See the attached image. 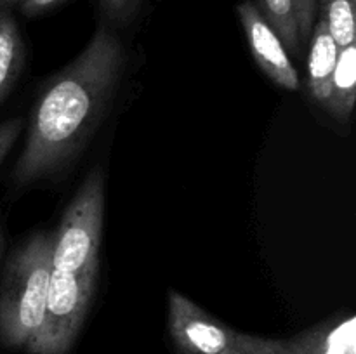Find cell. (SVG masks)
I'll return each mask as SVG.
<instances>
[{"mask_svg": "<svg viewBox=\"0 0 356 354\" xmlns=\"http://www.w3.org/2000/svg\"><path fill=\"white\" fill-rule=\"evenodd\" d=\"M124 68V49L101 26L87 47L52 78L38 97L26 144L14 169L17 184L58 172L76 155L113 97Z\"/></svg>", "mask_w": 356, "mask_h": 354, "instance_id": "6da1fadb", "label": "cell"}, {"mask_svg": "<svg viewBox=\"0 0 356 354\" xmlns=\"http://www.w3.org/2000/svg\"><path fill=\"white\" fill-rule=\"evenodd\" d=\"M52 274V233H38L10 255L0 285V344L28 349L40 330Z\"/></svg>", "mask_w": 356, "mask_h": 354, "instance_id": "7a4b0ae2", "label": "cell"}, {"mask_svg": "<svg viewBox=\"0 0 356 354\" xmlns=\"http://www.w3.org/2000/svg\"><path fill=\"white\" fill-rule=\"evenodd\" d=\"M104 219V176L89 174L70 201L59 228L52 233V267L79 273L97 266Z\"/></svg>", "mask_w": 356, "mask_h": 354, "instance_id": "3957f363", "label": "cell"}, {"mask_svg": "<svg viewBox=\"0 0 356 354\" xmlns=\"http://www.w3.org/2000/svg\"><path fill=\"white\" fill-rule=\"evenodd\" d=\"M97 266L79 273L52 267L44 319L37 337L28 347L30 354H66L79 337L90 307L97 280Z\"/></svg>", "mask_w": 356, "mask_h": 354, "instance_id": "277c9868", "label": "cell"}, {"mask_svg": "<svg viewBox=\"0 0 356 354\" xmlns=\"http://www.w3.org/2000/svg\"><path fill=\"white\" fill-rule=\"evenodd\" d=\"M169 330L183 354H222L236 349L238 332L228 328L176 290L169 292Z\"/></svg>", "mask_w": 356, "mask_h": 354, "instance_id": "5b68a950", "label": "cell"}, {"mask_svg": "<svg viewBox=\"0 0 356 354\" xmlns=\"http://www.w3.org/2000/svg\"><path fill=\"white\" fill-rule=\"evenodd\" d=\"M238 16L242 21L247 42L252 51L254 59L259 68L287 90H296L299 87V76L292 65L289 52L277 31L270 26L261 10L254 2H242L238 6Z\"/></svg>", "mask_w": 356, "mask_h": 354, "instance_id": "8992f818", "label": "cell"}, {"mask_svg": "<svg viewBox=\"0 0 356 354\" xmlns=\"http://www.w3.org/2000/svg\"><path fill=\"white\" fill-rule=\"evenodd\" d=\"M282 344L285 354H356L355 318L330 319Z\"/></svg>", "mask_w": 356, "mask_h": 354, "instance_id": "52a82bcc", "label": "cell"}, {"mask_svg": "<svg viewBox=\"0 0 356 354\" xmlns=\"http://www.w3.org/2000/svg\"><path fill=\"white\" fill-rule=\"evenodd\" d=\"M337 52H339V47L332 40L323 21L318 19L313 26L312 37H309L308 85L313 97L322 106H325L327 97H329L330 80H332L334 68H336Z\"/></svg>", "mask_w": 356, "mask_h": 354, "instance_id": "ba28073f", "label": "cell"}, {"mask_svg": "<svg viewBox=\"0 0 356 354\" xmlns=\"http://www.w3.org/2000/svg\"><path fill=\"white\" fill-rule=\"evenodd\" d=\"M356 101V47L339 49L337 52L336 68L330 80L329 97H327L325 110L341 124L350 121Z\"/></svg>", "mask_w": 356, "mask_h": 354, "instance_id": "9c48e42d", "label": "cell"}, {"mask_svg": "<svg viewBox=\"0 0 356 354\" xmlns=\"http://www.w3.org/2000/svg\"><path fill=\"white\" fill-rule=\"evenodd\" d=\"M24 65V44L7 7L0 9V103L9 96Z\"/></svg>", "mask_w": 356, "mask_h": 354, "instance_id": "30bf717a", "label": "cell"}, {"mask_svg": "<svg viewBox=\"0 0 356 354\" xmlns=\"http://www.w3.org/2000/svg\"><path fill=\"white\" fill-rule=\"evenodd\" d=\"M257 2H259L257 9L270 23V26L277 31L287 52L298 54L301 49V40H299L298 21H296L292 0H257Z\"/></svg>", "mask_w": 356, "mask_h": 354, "instance_id": "8fae6325", "label": "cell"}, {"mask_svg": "<svg viewBox=\"0 0 356 354\" xmlns=\"http://www.w3.org/2000/svg\"><path fill=\"white\" fill-rule=\"evenodd\" d=\"M320 19L339 49L355 44V0H318Z\"/></svg>", "mask_w": 356, "mask_h": 354, "instance_id": "7c38bea8", "label": "cell"}, {"mask_svg": "<svg viewBox=\"0 0 356 354\" xmlns=\"http://www.w3.org/2000/svg\"><path fill=\"white\" fill-rule=\"evenodd\" d=\"M296 12V21H298L299 40L301 44L309 40L313 26H315L316 9H318V0H292Z\"/></svg>", "mask_w": 356, "mask_h": 354, "instance_id": "4fadbf2b", "label": "cell"}, {"mask_svg": "<svg viewBox=\"0 0 356 354\" xmlns=\"http://www.w3.org/2000/svg\"><path fill=\"white\" fill-rule=\"evenodd\" d=\"M21 128H23V120L21 118H13V120L0 124V163L6 160V156L13 149L14 142L19 137Z\"/></svg>", "mask_w": 356, "mask_h": 354, "instance_id": "5bb4252c", "label": "cell"}, {"mask_svg": "<svg viewBox=\"0 0 356 354\" xmlns=\"http://www.w3.org/2000/svg\"><path fill=\"white\" fill-rule=\"evenodd\" d=\"M141 0H101V7L111 19H125L134 12Z\"/></svg>", "mask_w": 356, "mask_h": 354, "instance_id": "9a60e30c", "label": "cell"}, {"mask_svg": "<svg viewBox=\"0 0 356 354\" xmlns=\"http://www.w3.org/2000/svg\"><path fill=\"white\" fill-rule=\"evenodd\" d=\"M21 7V12L24 16H37V14L44 12V10L56 7L58 3L65 2V0H17Z\"/></svg>", "mask_w": 356, "mask_h": 354, "instance_id": "2e32d148", "label": "cell"}, {"mask_svg": "<svg viewBox=\"0 0 356 354\" xmlns=\"http://www.w3.org/2000/svg\"><path fill=\"white\" fill-rule=\"evenodd\" d=\"M266 354H285L282 340H271V346H270V349H268Z\"/></svg>", "mask_w": 356, "mask_h": 354, "instance_id": "e0dca14e", "label": "cell"}, {"mask_svg": "<svg viewBox=\"0 0 356 354\" xmlns=\"http://www.w3.org/2000/svg\"><path fill=\"white\" fill-rule=\"evenodd\" d=\"M2 252H3V233L0 229V262H2Z\"/></svg>", "mask_w": 356, "mask_h": 354, "instance_id": "ac0fdd59", "label": "cell"}, {"mask_svg": "<svg viewBox=\"0 0 356 354\" xmlns=\"http://www.w3.org/2000/svg\"><path fill=\"white\" fill-rule=\"evenodd\" d=\"M222 354H243V353H240V351H236V349H228V351H225Z\"/></svg>", "mask_w": 356, "mask_h": 354, "instance_id": "d6986e66", "label": "cell"}, {"mask_svg": "<svg viewBox=\"0 0 356 354\" xmlns=\"http://www.w3.org/2000/svg\"><path fill=\"white\" fill-rule=\"evenodd\" d=\"M14 2H17V0H2L3 7H9V6H10V3H14Z\"/></svg>", "mask_w": 356, "mask_h": 354, "instance_id": "ffe728a7", "label": "cell"}, {"mask_svg": "<svg viewBox=\"0 0 356 354\" xmlns=\"http://www.w3.org/2000/svg\"><path fill=\"white\" fill-rule=\"evenodd\" d=\"M0 9H3V3H2V0H0Z\"/></svg>", "mask_w": 356, "mask_h": 354, "instance_id": "44dd1931", "label": "cell"}, {"mask_svg": "<svg viewBox=\"0 0 356 354\" xmlns=\"http://www.w3.org/2000/svg\"><path fill=\"white\" fill-rule=\"evenodd\" d=\"M177 354H183V353H179V351H177Z\"/></svg>", "mask_w": 356, "mask_h": 354, "instance_id": "7402d4cb", "label": "cell"}]
</instances>
